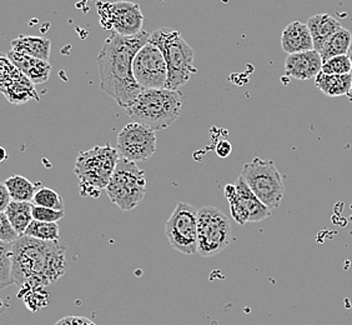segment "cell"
Wrapping results in <instances>:
<instances>
[{
	"label": "cell",
	"instance_id": "6da1fadb",
	"mask_svg": "<svg viewBox=\"0 0 352 325\" xmlns=\"http://www.w3.org/2000/svg\"><path fill=\"white\" fill-rule=\"evenodd\" d=\"M149 38V33L144 30L133 36L114 33L105 39L98 55L100 88L122 108H128L144 90L135 81L133 64L138 52Z\"/></svg>",
	"mask_w": 352,
	"mask_h": 325
},
{
	"label": "cell",
	"instance_id": "e0dca14e",
	"mask_svg": "<svg viewBox=\"0 0 352 325\" xmlns=\"http://www.w3.org/2000/svg\"><path fill=\"white\" fill-rule=\"evenodd\" d=\"M7 55L14 65L16 68L21 69L23 74L25 75L33 84L39 85V84L49 81L50 73H52V67H50L49 61L19 54L13 50H9Z\"/></svg>",
	"mask_w": 352,
	"mask_h": 325
},
{
	"label": "cell",
	"instance_id": "5bb4252c",
	"mask_svg": "<svg viewBox=\"0 0 352 325\" xmlns=\"http://www.w3.org/2000/svg\"><path fill=\"white\" fill-rule=\"evenodd\" d=\"M1 92L8 101L14 104H23L30 99H39L33 83L16 68L10 59L1 56Z\"/></svg>",
	"mask_w": 352,
	"mask_h": 325
},
{
	"label": "cell",
	"instance_id": "44dd1931",
	"mask_svg": "<svg viewBox=\"0 0 352 325\" xmlns=\"http://www.w3.org/2000/svg\"><path fill=\"white\" fill-rule=\"evenodd\" d=\"M3 213H6L9 222L12 223L15 231H18L21 235L25 234L29 225L34 220L33 203H30V202L12 200V203L8 205L7 209Z\"/></svg>",
	"mask_w": 352,
	"mask_h": 325
},
{
	"label": "cell",
	"instance_id": "ffe728a7",
	"mask_svg": "<svg viewBox=\"0 0 352 325\" xmlns=\"http://www.w3.org/2000/svg\"><path fill=\"white\" fill-rule=\"evenodd\" d=\"M315 85L327 96L349 95L352 87V74L330 75L321 72L315 78Z\"/></svg>",
	"mask_w": 352,
	"mask_h": 325
},
{
	"label": "cell",
	"instance_id": "f1b7e54d",
	"mask_svg": "<svg viewBox=\"0 0 352 325\" xmlns=\"http://www.w3.org/2000/svg\"><path fill=\"white\" fill-rule=\"evenodd\" d=\"M65 216L64 210L50 209L44 207L33 205V218L34 220L45 222V223H58Z\"/></svg>",
	"mask_w": 352,
	"mask_h": 325
},
{
	"label": "cell",
	"instance_id": "ba28073f",
	"mask_svg": "<svg viewBox=\"0 0 352 325\" xmlns=\"http://www.w3.org/2000/svg\"><path fill=\"white\" fill-rule=\"evenodd\" d=\"M230 220L215 207L206 205L197 210V254L209 258L217 255L231 242Z\"/></svg>",
	"mask_w": 352,
	"mask_h": 325
},
{
	"label": "cell",
	"instance_id": "9c48e42d",
	"mask_svg": "<svg viewBox=\"0 0 352 325\" xmlns=\"http://www.w3.org/2000/svg\"><path fill=\"white\" fill-rule=\"evenodd\" d=\"M165 235L173 249L192 255L197 253V210L189 203H179L165 225Z\"/></svg>",
	"mask_w": 352,
	"mask_h": 325
},
{
	"label": "cell",
	"instance_id": "277c9868",
	"mask_svg": "<svg viewBox=\"0 0 352 325\" xmlns=\"http://www.w3.org/2000/svg\"><path fill=\"white\" fill-rule=\"evenodd\" d=\"M119 159L118 150L110 144L96 145L78 154L74 170L82 197L98 198L102 189H107Z\"/></svg>",
	"mask_w": 352,
	"mask_h": 325
},
{
	"label": "cell",
	"instance_id": "7a4b0ae2",
	"mask_svg": "<svg viewBox=\"0 0 352 325\" xmlns=\"http://www.w3.org/2000/svg\"><path fill=\"white\" fill-rule=\"evenodd\" d=\"M65 247L21 235L12 244L13 275L21 289H41L53 284L67 271Z\"/></svg>",
	"mask_w": 352,
	"mask_h": 325
},
{
	"label": "cell",
	"instance_id": "f546056e",
	"mask_svg": "<svg viewBox=\"0 0 352 325\" xmlns=\"http://www.w3.org/2000/svg\"><path fill=\"white\" fill-rule=\"evenodd\" d=\"M21 237V234L15 231V228L9 222L6 213H0V240L4 243L13 244Z\"/></svg>",
	"mask_w": 352,
	"mask_h": 325
},
{
	"label": "cell",
	"instance_id": "52a82bcc",
	"mask_svg": "<svg viewBox=\"0 0 352 325\" xmlns=\"http://www.w3.org/2000/svg\"><path fill=\"white\" fill-rule=\"evenodd\" d=\"M241 176L269 209L280 207L284 199L285 184L275 162L255 158L251 162H245Z\"/></svg>",
	"mask_w": 352,
	"mask_h": 325
},
{
	"label": "cell",
	"instance_id": "7402d4cb",
	"mask_svg": "<svg viewBox=\"0 0 352 325\" xmlns=\"http://www.w3.org/2000/svg\"><path fill=\"white\" fill-rule=\"evenodd\" d=\"M3 184L7 187L12 200L15 202H33L35 193L41 188V183H33L21 176H12L6 179Z\"/></svg>",
	"mask_w": 352,
	"mask_h": 325
},
{
	"label": "cell",
	"instance_id": "d4e9b609",
	"mask_svg": "<svg viewBox=\"0 0 352 325\" xmlns=\"http://www.w3.org/2000/svg\"><path fill=\"white\" fill-rule=\"evenodd\" d=\"M15 284L13 275V253L12 244L0 243V286L1 289Z\"/></svg>",
	"mask_w": 352,
	"mask_h": 325
},
{
	"label": "cell",
	"instance_id": "5b68a950",
	"mask_svg": "<svg viewBox=\"0 0 352 325\" xmlns=\"http://www.w3.org/2000/svg\"><path fill=\"white\" fill-rule=\"evenodd\" d=\"M149 41L155 44L165 56L169 70L168 89L182 88L197 74V69L194 65L195 52L179 30L169 27L156 29L150 34Z\"/></svg>",
	"mask_w": 352,
	"mask_h": 325
},
{
	"label": "cell",
	"instance_id": "ac0fdd59",
	"mask_svg": "<svg viewBox=\"0 0 352 325\" xmlns=\"http://www.w3.org/2000/svg\"><path fill=\"white\" fill-rule=\"evenodd\" d=\"M306 25L310 29L312 41H314V50L318 53L322 52L326 43L330 41L332 35L341 29V24L330 14H316L311 17Z\"/></svg>",
	"mask_w": 352,
	"mask_h": 325
},
{
	"label": "cell",
	"instance_id": "9a60e30c",
	"mask_svg": "<svg viewBox=\"0 0 352 325\" xmlns=\"http://www.w3.org/2000/svg\"><path fill=\"white\" fill-rule=\"evenodd\" d=\"M322 64L321 54L316 50L287 55L285 61V75L298 81L315 79L321 73Z\"/></svg>",
	"mask_w": 352,
	"mask_h": 325
},
{
	"label": "cell",
	"instance_id": "7c38bea8",
	"mask_svg": "<svg viewBox=\"0 0 352 325\" xmlns=\"http://www.w3.org/2000/svg\"><path fill=\"white\" fill-rule=\"evenodd\" d=\"M138 84L142 89H168L169 70L163 52L148 41L138 52L133 64Z\"/></svg>",
	"mask_w": 352,
	"mask_h": 325
},
{
	"label": "cell",
	"instance_id": "836d02e7",
	"mask_svg": "<svg viewBox=\"0 0 352 325\" xmlns=\"http://www.w3.org/2000/svg\"><path fill=\"white\" fill-rule=\"evenodd\" d=\"M349 56H350V59H351V63H352V47H351V49H350V53H349ZM352 74V73H351ZM347 96H349V99H350V101H351L352 102V87H351V90H350V93H349V95H347Z\"/></svg>",
	"mask_w": 352,
	"mask_h": 325
},
{
	"label": "cell",
	"instance_id": "8fae6325",
	"mask_svg": "<svg viewBox=\"0 0 352 325\" xmlns=\"http://www.w3.org/2000/svg\"><path fill=\"white\" fill-rule=\"evenodd\" d=\"M98 12L102 28L113 30L116 34L133 36L140 34L142 32L144 14L138 3H99Z\"/></svg>",
	"mask_w": 352,
	"mask_h": 325
},
{
	"label": "cell",
	"instance_id": "1f68e13d",
	"mask_svg": "<svg viewBox=\"0 0 352 325\" xmlns=\"http://www.w3.org/2000/svg\"><path fill=\"white\" fill-rule=\"evenodd\" d=\"M10 203H12L10 193H9L7 187L1 183V185H0V211H1V213L6 211L8 205Z\"/></svg>",
	"mask_w": 352,
	"mask_h": 325
},
{
	"label": "cell",
	"instance_id": "4316f807",
	"mask_svg": "<svg viewBox=\"0 0 352 325\" xmlns=\"http://www.w3.org/2000/svg\"><path fill=\"white\" fill-rule=\"evenodd\" d=\"M322 73L330 75H346L352 73V63L349 55H339L322 64Z\"/></svg>",
	"mask_w": 352,
	"mask_h": 325
},
{
	"label": "cell",
	"instance_id": "4fadbf2b",
	"mask_svg": "<svg viewBox=\"0 0 352 325\" xmlns=\"http://www.w3.org/2000/svg\"><path fill=\"white\" fill-rule=\"evenodd\" d=\"M155 130L140 124H126L116 138V150L122 159L129 162H145L154 156L156 150Z\"/></svg>",
	"mask_w": 352,
	"mask_h": 325
},
{
	"label": "cell",
	"instance_id": "83f0119b",
	"mask_svg": "<svg viewBox=\"0 0 352 325\" xmlns=\"http://www.w3.org/2000/svg\"><path fill=\"white\" fill-rule=\"evenodd\" d=\"M41 289H21L19 291V297L24 298V302L27 303V306L30 311H39L41 308L47 306V294L41 291Z\"/></svg>",
	"mask_w": 352,
	"mask_h": 325
},
{
	"label": "cell",
	"instance_id": "d6a6232c",
	"mask_svg": "<svg viewBox=\"0 0 352 325\" xmlns=\"http://www.w3.org/2000/svg\"><path fill=\"white\" fill-rule=\"evenodd\" d=\"M231 151H232V147L228 140H221L217 145V154L220 158H226V156H230Z\"/></svg>",
	"mask_w": 352,
	"mask_h": 325
},
{
	"label": "cell",
	"instance_id": "8992f818",
	"mask_svg": "<svg viewBox=\"0 0 352 325\" xmlns=\"http://www.w3.org/2000/svg\"><path fill=\"white\" fill-rule=\"evenodd\" d=\"M105 190L118 208L124 211L135 209L146 196V174L136 162L120 158Z\"/></svg>",
	"mask_w": 352,
	"mask_h": 325
},
{
	"label": "cell",
	"instance_id": "4dcf8cb0",
	"mask_svg": "<svg viewBox=\"0 0 352 325\" xmlns=\"http://www.w3.org/2000/svg\"><path fill=\"white\" fill-rule=\"evenodd\" d=\"M55 325H96L94 322L90 319L84 318V317H78V315H69L65 318L60 319L56 322Z\"/></svg>",
	"mask_w": 352,
	"mask_h": 325
},
{
	"label": "cell",
	"instance_id": "2e32d148",
	"mask_svg": "<svg viewBox=\"0 0 352 325\" xmlns=\"http://www.w3.org/2000/svg\"><path fill=\"white\" fill-rule=\"evenodd\" d=\"M281 48L287 54H298L309 50H314L310 29L300 21H292L281 34Z\"/></svg>",
	"mask_w": 352,
	"mask_h": 325
},
{
	"label": "cell",
	"instance_id": "d6986e66",
	"mask_svg": "<svg viewBox=\"0 0 352 325\" xmlns=\"http://www.w3.org/2000/svg\"><path fill=\"white\" fill-rule=\"evenodd\" d=\"M12 50L19 54L49 61L50 52H52V43L43 36L21 35L12 41Z\"/></svg>",
	"mask_w": 352,
	"mask_h": 325
},
{
	"label": "cell",
	"instance_id": "cb8c5ba5",
	"mask_svg": "<svg viewBox=\"0 0 352 325\" xmlns=\"http://www.w3.org/2000/svg\"><path fill=\"white\" fill-rule=\"evenodd\" d=\"M24 235L44 240V242H59L60 228L58 223H45V222L33 220Z\"/></svg>",
	"mask_w": 352,
	"mask_h": 325
},
{
	"label": "cell",
	"instance_id": "603a6c76",
	"mask_svg": "<svg viewBox=\"0 0 352 325\" xmlns=\"http://www.w3.org/2000/svg\"><path fill=\"white\" fill-rule=\"evenodd\" d=\"M352 47V34L345 29L341 28L339 32L332 35L331 39L326 43L322 52L320 53L322 61H330L331 58L339 56V55H349L350 49Z\"/></svg>",
	"mask_w": 352,
	"mask_h": 325
},
{
	"label": "cell",
	"instance_id": "3957f363",
	"mask_svg": "<svg viewBox=\"0 0 352 325\" xmlns=\"http://www.w3.org/2000/svg\"><path fill=\"white\" fill-rule=\"evenodd\" d=\"M133 122L153 130L169 128L183 110V96L171 89H144L134 102L125 108Z\"/></svg>",
	"mask_w": 352,
	"mask_h": 325
},
{
	"label": "cell",
	"instance_id": "484cf974",
	"mask_svg": "<svg viewBox=\"0 0 352 325\" xmlns=\"http://www.w3.org/2000/svg\"><path fill=\"white\" fill-rule=\"evenodd\" d=\"M32 203H33V205H36V207L64 210V200H63L60 194L58 191L50 189V188H45V187H41L38 189Z\"/></svg>",
	"mask_w": 352,
	"mask_h": 325
},
{
	"label": "cell",
	"instance_id": "30bf717a",
	"mask_svg": "<svg viewBox=\"0 0 352 325\" xmlns=\"http://www.w3.org/2000/svg\"><path fill=\"white\" fill-rule=\"evenodd\" d=\"M223 193L230 205L231 217L237 224L258 223L270 217L271 210L254 194L243 176L228 184Z\"/></svg>",
	"mask_w": 352,
	"mask_h": 325
}]
</instances>
